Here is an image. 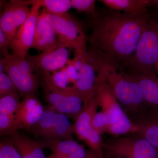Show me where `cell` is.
Returning a JSON list of instances; mask_svg holds the SVG:
<instances>
[{
    "label": "cell",
    "mask_w": 158,
    "mask_h": 158,
    "mask_svg": "<svg viewBox=\"0 0 158 158\" xmlns=\"http://www.w3.org/2000/svg\"><path fill=\"white\" fill-rule=\"evenodd\" d=\"M150 15L149 11L136 15L114 11L94 17L88 55L121 66L135 54Z\"/></svg>",
    "instance_id": "6da1fadb"
},
{
    "label": "cell",
    "mask_w": 158,
    "mask_h": 158,
    "mask_svg": "<svg viewBox=\"0 0 158 158\" xmlns=\"http://www.w3.org/2000/svg\"><path fill=\"white\" fill-rule=\"evenodd\" d=\"M98 74L103 77L112 88L119 104L130 116L146 109L140 87L127 75L121 65L87 56Z\"/></svg>",
    "instance_id": "7a4b0ae2"
},
{
    "label": "cell",
    "mask_w": 158,
    "mask_h": 158,
    "mask_svg": "<svg viewBox=\"0 0 158 158\" xmlns=\"http://www.w3.org/2000/svg\"><path fill=\"white\" fill-rule=\"evenodd\" d=\"M158 62V15H150L134 55L122 65L131 73H155Z\"/></svg>",
    "instance_id": "3957f363"
},
{
    "label": "cell",
    "mask_w": 158,
    "mask_h": 158,
    "mask_svg": "<svg viewBox=\"0 0 158 158\" xmlns=\"http://www.w3.org/2000/svg\"><path fill=\"white\" fill-rule=\"evenodd\" d=\"M41 14L52 26L58 37V44L75 50V56L83 62L87 60V38L82 27L76 19L68 13L55 15L45 9Z\"/></svg>",
    "instance_id": "277c9868"
},
{
    "label": "cell",
    "mask_w": 158,
    "mask_h": 158,
    "mask_svg": "<svg viewBox=\"0 0 158 158\" xmlns=\"http://www.w3.org/2000/svg\"><path fill=\"white\" fill-rule=\"evenodd\" d=\"M50 73L44 71L42 87L44 98L53 109L58 113L69 114L76 118L81 112L84 102L76 89L65 90L53 85L49 78Z\"/></svg>",
    "instance_id": "5b68a950"
},
{
    "label": "cell",
    "mask_w": 158,
    "mask_h": 158,
    "mask_svg": "<svg viewBox=\"0 0 158 158\" xmlns=\"http://www.w3.org/2000/svg\"><path fill=\"white\" fill-rule=\"evenodd\" d=\"M28 131L43 141L69 139L73 133V125L67 116L53 109H46L39 121Z\"/></svg>",
    "instance_id": "8992f818"
},
{
    "label": "cell",
    "mask_w": 158,
    "mask_h": 158,
    "mask_svg": "<svg viewBox=\"0 0 158 158\" xmlns=\"http://www.w3.org/2000/svg\"><path fill=\"white\" fill-rule=\"evenodd\" d=\"M112 156L121 158H158V149L145 138L121 137L106 144Z\"/></svg>",
    "instance_id": "52a82bcc"
},
{
    "label": "cell",
    "mask_w": 158,
    "mask_h": 158,
    "mask_svg": "<svg viewBox=\"0 0 158 158\" xmlns=\"http://www.w3.org/2000/svg\"><path fill=\"white\" fill-rule=\"evenodd\" d=\"M98 104L95 96L83 109L73 124V131L80 140L85 141L91 150L102 153L101 135L92 127L94 117L97 113Z\"/></svg>",
    "instance_id": "ba28073f"
},
{
    "label": "cell",
    "mask_w": 158,
    "mask_h": 158,
    "mask_svg": "<svg viewBox=\"0 0 158 158\" xmlns=\"http://www.w3.org/2000/svg\"><path fill=\"white\" fill-rule=\"evenodd\" d=\"M31 12L23 0H11L4 5L0 18V28L10 43Z\"/></svg>",
    "instance_id": "9c48e42d"
},
{
    "label": "cell",
    "mask_w": 158,
    "mask_h": 158,
    "mask_svg": "<svg viewBox=\"0 0 158 158\" xmlns=\"http://www.w3.org/2000/svg\"><path fill=\"white\" fill-rule=\"evenodd\" d=\"M46 109L34 95L24 98L15 113L13 127L7 136L19 131V130L29 131L42 117Z\"/></svg>",
    "instance_id": "30bf717a"
},
{
    "label": "cell",
    "mask_w": 158,
    "mask_h": 158,
    "mask_svg": "<svg viewBox=\"0 0 158 158\" xmlns=\"http://www.w3.org/2000/svg\"><path fill=\"white\" fill-rule=\"evenodd\" d=\"M5 60V72L17 88L21 97L35 96L38 88V80L34 74H30L22 70L11 57L8 49L1 50Z\"/></svg>",
    "instance_id": "8fae6325"
},
{
    "label": "cell",
    "mask_w": 158,
    "mask_h": 158,
    "mask_svg": "<svg viewBox=\"0 0 158 158\" xmlns=\"http://www.w3.org/2000/svg\"><path fill=\"white\" fill-rule=\"evenodd\" d=\"M40 7L37 4L32 6L28 17L9 43V48L13 51V54L26 58L29 50L32 48Z\"/></svg>",
    "instance_id": "7c38bea8"
},
{
    "label": "cell",
    "mask_w": 158,
    "mask_h": 158,
    "mask_svg": "<svg viewBox=\"0 0 158 158\" xmlns=\"http://www.w3.org/2000/svg\"><path fill=\"white\" fill-rule=\"evenodd\" d=\"M96 88L95 96L99 106L102 108L100 112L106 116L110 125L116 121L124 111L107 82L99 74L97 76Z\"/></svg>",
    "instance_id": "4fadbf2b"
},
{
    "label": "cell",
    "mask_w": 158,
    "mask_h": 158,
    "mask_svg": "<svg viewBox=\"0 0 158 158\" xmlns=\"http://www.w3.org/2000/svg\"><path fill=\"white\" fill-rule=\"evenodd\" d=\"M70 50L64 46L59 44L54 50L43 52L36 55L28 54L26 59L37 69L53 72L65 67L69 60Z\"/></svg>",
    "instance_id": "5bb4252c"
},
{
    "label": "cell",
    "mask_w": 158,
    "mask_h": 158,
    "mask_svg": "<svg viewBox=\"0 0 158 158\" xmlns=\"http://www.w3.org/2000/svg\"><path fill=\"white\" fill-rule=\"evenodd\" d=\"M130 117L138 127V137L145 138L158 149V109H146Z\"/></svg>",
    "instance_id": "9a60e30c"
},
{
    "label": "cell",
    "mask_w": 158,
    "mask_h": 158,
    "mask_svg": "<svg viewBox=\"0 0 158 158\" xmlns=\"http://www.w3.org/2000/svg\"><path fill=\"white\" fill-rule=\"evenodd\" d=\"M126 73L140 87L146 108L158 109V78L156 73Z\"/></svg>",
    "instance_id": "2e32d148"
},
{
    "label": "cell",
    "mask_w": 158,
    "mask_h": 158,
    "mask_svg": "<svg viewBox=\"0 0 158 158\" xmlns=\"http://www.w3.org/2000/svg\"><path fill=\"white\" fill-rule=\"evenodd\" d=\"M57 36L50 23L42 14L39 15L32 48L42 51V52L54 50L59 46Z\"/></svg>",
    "instance_id": "e0dca14e"
},
{
    "label": "cell",
    "mask_w": 158,
    "mask_h": 158,
    "mask_svg": "<svg viewBox=\"0 0 158 158\" xmlns=\"http://www.w3.org/2000/svg\"><path fill=\"white\" fill-rule=\"evenodd\" d=\"M92 64L89 61L84 63L81 70L78 72L77 77L73 87L84 102V106L89 103L96 95L97 76Z\"/></svg>",
    "instance_id": "ac0fdd59"
},
{
    "label": "cell",
    "mask_w": 158,
    "mask_h": 158,
    "mask_svg": "<svg viewBox=\"0 0 158 158\" xmlns=\"http://www.w3.org/2000/svg\"><path fill=\"white\" fill-rule=\"evenodd\" d=\"M22 158H46L43 149L46 147L42 141L34 140L18 131L7 136Z\"/></svg>",
    "instance_id": "d6986e66"
},
{
    "label": "cell",
    "mask_w": 158,
    "mask_h": 158,
    "mask_svg": "<svg viewBox=\"0 0 158 158\" xmlns=\"http://www.w3.org/2000/svg\"><path fill=\"white\" fill-rule=\"evenodd\" d=\"M112 10L127 14L141 15L148 12L149 7H157L158 0H102L99 1Z\"/></svg>",
    "instance_id": "ffe728a7"
},
{
    "label": "cell",
    "mask_w": 158,
    "mask_h": 158,
    "mask_svg": "<svg viewBox=\"0 0 158 158\" xmlns=\"http://www.w3.org/2000/svg\"><path fill=\"white\" fill-rule=\"evenodd\" d=\"M23 2L28 6L39 5L44 7L48 12L55 15L67 13L72 7L70 0H26Z\"/></svg>",
    "instance_id": "44dd1931"
},
{
    "label": "cell",
    "mask_w": 158,
    "mask_h": 158,
    "mask_svg": "<svg viewBox=\"0 0 158 158\" xmlns=\"http://www.w3.org/2000/svg\"><path fill=\"white\" fill-rule=\"evenodd\" d=\"M138 131V127L133 123L125 111L116 121L108 127L106 131L114 135H119L130 133L136 134Z\"/></svg>",
    "instance_id": "7402d4cb"
},
{
    "label": "cell",
    "mask_w": 158,
    "mask_h": 158,
    "mask_svg": "<svg viewBox=\"0 0 158 158\" xmlns=\"http://www.w3.org/2000/svg\"><path fill=\"white\" fill-rule=\"evenodd\" d=\"M19 92L11 94L0 98V113L15 114L20 104Z\"/></svg>",
    "instance_id": "603a6c76"
},
{
    "label": "cell",
    "mask_w": 158,
    "mask_h": 158,
    "mask_svg": "<svg viewBox=\"0 0 158 158\" xmlns=\"http://www.w3.org/2000/svg\"><path fill=\"white\" fill-rule=\"evenodd\" d=\"M49 78L53 85L59 89L69 90L73 88V86L69 87L68 86L70 82L64 68L59 71L53 72L52 74L50 73Z\"/></svg>",
    "instance_id": "cb8c5ba5"
},
{
    "label": "cell",
    "mask_w": 158,
    "mask_h": 158,
    "mask_svg": "<svg viewBox=\"0 0 158 158\" xmlns=\"http://www.w3.org/2000/svg\"><path fill=\"white\" fill-rule=\"evenodd\" d=\"M15 92L18 90L11 78L7 74L0 73V98Z\"/></svg>",
    "instance_id": "d4e9b609"
},
{
    "label": "cell",
    "mask_w": 158,
    "mask_h": 158,
    "mask_svg": "<svg viewBox=\"0 0 158 158\" xmlns=\"http://www.w3.org/2000/svg\"><path fill=\"white\" fill-rule=\"evenodd\" d=\"M72 6L79 11L90 14L94 17L97 15L95 11L96 1L94 0H71Z\"/></svg>",
    "instance_id": "484cf974"
},
{
    "label": "cell",
    "mask_w": 158,
    "mask_h": 158,
    "mask_svg": "<svg viewBox=\"0 0 158 158\" xmlns=\"http://www.w3.org/2000/svg\"><path fill=\"white\" fill-rule=\"evenodd\" d=\"M0 158H22L7 137L0 143Z\"/></svg>",
    "instance_id": "4316f807"
},
{
    "label": "cell",
    "mask_w": 158,
    "mask_h": 158,
    "mask_svg": "<svg viewBox=\"0 0 158 158\" xmlns=\"http://www.w3.org/2000/svg\"><path fill=\"white\" fill-rule=\"evenodd\" d=\"M15 114L0 113V134L1 136H7L13 127Z\"/></svg>",
    "instance_id": "83f0119b"
},
{
    "label": "cell",
    "mask_w": 158,
    "mask_h": 158,
    "mask_svg": "<svg viewBox=\"0 0 158 158\" xmlns=\"http://www.w3.org/2000/svg\"><path fill=\"white\" fill-rule=\"evenodd\" d=\"M67 66L64 67L65 72L69 79V82L74 85L77 77L78 71L72 62L71 60H69L67 62Z\"/></svg>",
    "instance_id": "f1b7e54d"
},
{
    "label": "cell",
    "mask_w": 158,
    "mask_h": 158,
    "mask_svg": "<svg viewBox=\"0 0 158 158\" xmlns=\"http://www.w3.org/2000/svg\"><path fill=\"white\" fill-rule=\"evenodd\" d=\"M88 151H87L85 148L81 146L69 155L63 158H86L88 155Z\"/></svg>",
    "instance_id": "f546056e"
},
{
    "label": "cell",
    "mask_w": 158,
    "mask_h": 158,
    "mask_svg": "<svg viewBox=\"0 0 158 158\" xmlns=\"http://www.w3.org/2000/svg\"><path fill=\"white\" fill-rule=\"evenodd\" d=\"M9 43L8 40L3 33L2 29L0 28V48L1 51L9 48Z\"/></svg>",
    "instance_id": "4dcf8cb0"
},
{
    "label": "cell",
    "mask_w": 158,
    "mask_h": 158,
    "mask_svg": "<svg viewBox=\"0 0 158 158\" xmlns=\"http://www.w3.org/2000/svg\"><path fill=\"white\" fill-rule=\"evenodd\" d=\"M71 61L78 72L81 70L84 66L85 62L82 61L80 57L75 56L73 59L71 60Z\"/></svg>",
    "instance_id": "1f68e13d"
},
{
    "label": "cell",
    "mask_w": 158,
    "mask_h": 158,
    "mask_svg": "<svg viewBox=\"0 0 158 158\" xmlns=\"http://www.w3.org/2000/svg\"><path fill=\"white\" fill-rule=\"evenodd\" d=\"M102 153L97 152L91 150L88 151V155L86 158H102Z\"/></svg>",
    "instance_id": "d6a6232c"
},
{
    "label": "cell",
    "mask_w": 158,
    "mask_h": 158,
    "mask_svg": "<svg viewBox=\"0 0 158 158\" xmlns=\"http://www.w3.org/2000/svg\"><path fill=\"white\" fill-rule=\"evenodd\" d=\"M5 62L3 57H1L0 59V73H2L5 72Z\"/></svg>",
    "instance_id": "836d02e7"
},
{
    "label": "cell",
    "mask_w": 158,
    "mask_h": 158,
    "mask_svg": "<svg viewBox=\"0 0 158 158\" xmlns=\"http://www.w3.org/2000/svg\"><path fill=\"white\" fill-rule=\"evenodd\" d=\"M106 158H118V157H113V156H110L107 157Z\"/></svg>",
    "instance_id": "e575fe53"
},
{
    "label": "cell",
    "mask_w": 158,
    "mask_h": 158,
    "mask_svg": "<svg viewBox=\"0 0 158 158\" xmlns=\"http://www.w3.org/2000/svg\"><path fill=\"white\" fill-rule=\"evenodd\" d=\"M156 70H157L158 73V62L157 64L156 65Z\"/></svg>",
    "instance_id": "d590c367"
},
{
    "label": "cell",
    "mask_w": 158,
    "mask_h": 158,
    "mask_svg": "<svg viewBox=\"0 0 158 158\" xmlns=\"http://www.w3.org/2000/svg\"><path fill=\"white\" fill-rule=\"evenodd\" d=\"M49 158H53L52 157V156H50L49 157Z\"/></svg>",
    "instance_id": "8d00e7d4"
}]
</instances>
